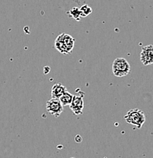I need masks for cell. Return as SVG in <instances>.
<instances>
[{"label":"cell","instance_id":"1","mask_svg":"<svg viewBox=\"0 0 153 158\" xmlns=\"http://www.w3.org/2000/svg\"><path fill=\"white\" fill-rule=\"evenodd\" d=\"M75 46V39L71 35L61 34L55 40V48L63 55L71 53Z\"/></svg>","mask_w":153,"mask_h":158},{"label":"cell","instance_id":"2","mask_svg":"<svg viewBox=\"0 0 153 158\" xmlns=\"http://www.w3.org/2000/svg\"><path fill=\"white\" fill-rule=\"evenodd\" d=\"M124 118L126 123L133 125L138 129H140L146 122V116H145L144 112L139 109L130 110L126 113Z\"/></svg>","mask_w":153,"mask_h":158},{"label":"cell","instance_id":"3","mask_svg":"<svg viewBox=\"0 0 153 158\" xmlns=\"http://www.w3.org/2000/svg\"><path fill=\"white\" fill-rule=\"evenodd\" d=\"M112 71L116 77H124L130 73V65L124 58H117L112 64Z\"/></svg>","mask_w":153,"mask_h":158},{"label":"cell","instance_id":"4","mask_svg":"<svg viewBox=\"0 0 153 158\" xmlns=\"http://www.w3.org/2000/svg\"><path fill=\"white\" fill-rule=\"evenodd\" d=\"M47 111L55 117H59L63 112V106L62 105L60 99H52L47 100L46 103Z\"/></svg>","mask_w":153,"mask_h":158},{"label":"cell","instance_id":"5","mask_svg":"<svg viewBox=\"0 0 153 158\" xmlns=\"http://www.w3.org/2000/svg\"><path fill=\"white\" fill-rule=\"evenodd\" d=\"M140 61L144 65L153 64V46H145L140 52Z\"/></svg>","mask_w":153,"mask_h":158},{"label":"cell","instance_id":"6","mask_svg":"<svg viewBox=\"0 0 153 158\" xmlns=\"http://www.w3.org/2000/svg\"><path fill=\"white\" fill-rule=\"evenodd\" d=\"M70 110H72V113L76 116H79L83 113L84 109V100L82 96H77L75 95L73 97L72 103L70 106Z\"/></svg>","mask_w":153,"mask_h":158},{"label":"cell","instance_id":"7","mask_svg":"<svg viewBox=\"0 0 153 158\" xmlns=\"http://www.w3.org/2000/svg\"><path fill=\"white\" fill-rule=\"evenodd\" d=\"M66 88L62 84L57 83L53 86L51 89V98L52 99H60L66 92H67Z\"/></svg>","mask_w":153,"mask_h":158},{"label":"cell","instance_id":"8","mask_svg":"<svg viewBox=\"0 0 153 158\" xmlns=\"http://www.w3.org/2000/svg\"><path fill=\"white\" fill-rule=\"evenodd\" d=\"M73 95L72 94H70V92H66L60 98V102H61L62 105L63 106H70V104L72 103V100H73Z\"/></svg>","mask_w":153,"mask_h":158},{"label":"cell","instance_id":"9","mask_svg":"<svg viewBox=\"0 0 153 158\" xmlns=\"http://www.w3.org/2000/svg\"><path fill=\"white\" fill-rule=\"evenodd\" d=\"M67 14L70 15V17H72V19H75L76 21H80V19L82 18L81 15V11H80V8L78 7H73L69 11H67Z\"/></svg>","mask_w":153,"mask_h":158},{"label":"cell","instance_id":"10","mask_svg":"<svg viewBox=\"0 0 153 158\" xmlns=\"http://www.w3.org/2000/svg\"><path fill=\"white\" fill-rule=\"evenodd\" d=\"M80 11H81L82 18L87 17V16H88L90 14L92 13V9L87 4L82 6L80 7Z\"/></svg>","mask_w":153,"mask_h":158}]
</instances>
